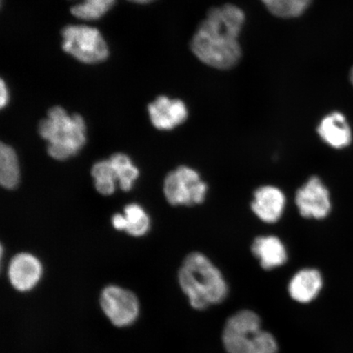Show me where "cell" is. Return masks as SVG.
<instances>
[{
	"label": "cell",
	"mask_w": 353,
	"mask_h": 353,
	"mask_svg": "<svg viewBox=\"0 0 353 353\" xmlns=\"http://www.w3.org/2000/svg\"><path fill=\"white\" fill-rule=\"evenodd\" d=\"M245 21V12L233 4L211 8L192 39L193 54L211 68H234L241 59L239 35Z\"/></svg>",
	"instance_id": "cell-1"
},
{
	"label": "cell",
	"mask_w": 353,
	"mask_h": 353,
	"mask_svg": "<svg viewBox=\"0 0 353 353\" xmlns=\"http://www.w3.org/2000/svg\"><path fill=\"white\" fill-rule=\"evenodd\" d=\"M179 282L196 310L222 303L228 296V286L222 273L202 253L193 252L185 258L179 269Z\"/></svg>",
	"instance_id": "cell-2"
},
{
	"label": "cell",
	"mask_w": 353,
	"mask_h": 353,
	"mask_svg": "<svg viewBox=\"0 0 353 353\" xmlns=\"http://www.w3.org/2000/svg\"><path fill=\"white\" fill-rule=\"evenodd\" d=\"M223 342L228 353H277L276 339L261 327L255 312L241 310L227 321Z\"/></svg>",
	"instance_id": "cell-3"
},
{
	"label": "cell",
	"mask_w": 353,
	"mask_h": 353,
	"mask_svg": "<svg viewBox=\"0 0 353 353\" xmlns=\"http://www.w3.org/2000/svg\"><path fill=\"white\" fill-rule=\"evenodd\" d=\"M61 37L63 50L82 63L98 64L108 59V43L97 28L85 25L66 26Z\"/></svg>",
	"instance_id": "cell-4"
},
{
	"label": "cell",
	"mask_w": 353,
	"mask_h": 353,
	"mask_svg": "<svg viewBox=\"0 0 353 353\" xmlns=\"http://www.w3.org/2000/svg\"><path fill=\"white\" fill-rule=\"evenodd\" d=\"M208 184L198 171L188 166H179L166 176L164 192L166 200L174 206H193L204 203Z\"/></svg>",
	"instance_id": "cell-5"
},
{
	"label": "cell",
	"mask_w": 353,
	"mask_h": 353,
	"mask_svg": "<svg viewBox=\"0 0 353 353\" xmlns=\"http://www.w3.org/2000/svg\"><path fill=\"white\" fill-rule=\"evenodd\" d=\"M100 306L108 320L120 328L134 324L140 313V303L135 294L114 285L105 286L101 291Z\"/></svg>",
	"instance_id": "cell-6"
},
{
	"label": "cell",
	"mask_w": 353,
	"mask_h": 353,
	"mask_svg": "<svg viewBox=\"0 0 353 353\" xmlns=\"http://www.w3.org/2000/svg\"><path fill=\"white\" fill-rule=\"evenodd\" d=\"M295 204L303 218L323 219L331 210L329 190L319 176H312L298 189Z\"/></svg>",
	"instance_id": "cell-7"
},
{
	"label": "cell",
	"mask_w": 353,
	"mask_h": 353,
	"mask_svg": "<svg viewBox=\"0 0 353 353\" xmlns=\"http://www.w3.org/2000/svg\"><path fill=\"white\" fill-rule=\"evenodd\" d=\"M285 205L284 192L272 185H264L256 189L250 204L251 210L256 217L268 224L279 222Z\"/></svg>",
	"instance_id": "cell-8"
},
{
	"label": "cell",
	"mask_w": 353,
	"mask_h": 353,
	"mask_svg": "<svg viewBox=\"0 0 353 353\" xmlns=\"http://www.w3.org/2000/svg\"><path fill=\"white\" fill-rule=\"evenodd\" d=\"M8 276L13 288L20 292H28L41 281L43 276L42 263L33 254H17L8 266Z\"/></svg>",
	"instance_id": "cell-9"
},
{
	"label": "cell",
	"mask_w": 353,
	"mask_h": 353,
	"mask_svg": "<svg viewBox=\"0 0 353 353\" xmlns=\"http://www.w3.org/2000/svg\"><path fill=\"white\" fill-rule=\"evenodd\" d=\"M153 125L160 130H172L188 120V109L182 100L159 97L148 105Z\"/></svg>",
	"instance_id": "cell-10"
},
{
	"label": "cell",
	"mask_w": 353,
	"mask_h": 353,
	"mask_svg": "<svg viewBox=\"0 0 353 353\" xmlns=\"http://www.w3.org/2000/svg\"><path fill=\"white\" fill-rule=\"evenodd\" d=\"M251 251L265 270L281 267L288 259L284 243L276 236L256 237L251 245Z\"/></svg>",
	"instance_id": "cell-11"
},
{
	"label": "cell",
	"mask_w": 353,
	"mask_h": 353,
	"mask_svg": "<svg viewBox=\"0 0 353 353\" xmlns=\"http://www.w3.org/2000/svg\"><path fill=\"white\" fill-rule=\"evenodd\" d=\"M316 131L321 140L334 149L346 148L352 141L350 127L341 112H333L322 119Z\"/></svg>",
	"instance_id": "cell-12"
},
{
	"label": "cell",
	"mask_w": 353,
	"mask_h": 353,
	"mask_svg": "<svg viewBox=\"0 0 353 353\" xmlns=\"http://www.w3.org/2000/svg\"><path fill=\"white\" fill-rule=\"evenodd\" d=\"M323 280L319 271L314 268H304L290 280L288 290L291 298L301 303L314 300L319 294Z\"/></svg>",
	"instance_id": "cell-13"
},
{
	"label": "cell",
	"mask_w": 353,
	"mask_h": 353,
	"mask_svg": "<svg viewBox=\"0 0 353 353\" xmlns=\"http://www.w3.org/2000/svg\"><path fill=\"white\" fill-rule=\"evenodd\" d=\"M20 168L17 154L10 145L2 143L0 148V183L6 189L17 186Z\"/></svg>",
	"instance_id": "cell-14"
},
{
	"label": "cell",
	"mask_w": 353,
	"mask_h": 353,
	"mask_svg": "<svg viewBox=\"0 0 353 353\" xmlns=\"http://www.w3.org/2000/svg\"><path fill=\"white\" fill-rule=\"evenodd\" d=\"M117 0H82L70 8V12L77 19L83 21H96L108 13Z\"/></svg>",
	"instance_id": "cell-15"
},
{
	"label": "cell",
	"mask_w": 353,
	"mask_h": 353,
	"mask_svg": "<svg viewBox=\"0 0 353 353\" xmlns=\"http://www.w3.org/2000/svg\"><path fill=\"white\" fill-rule=\"evenodd\" d=\"M272 14L281 19H294L307 10L312 0H261Z\"/></svg>",
	"instance_id": "cell-16"
},
{
	"label": "cell",
	"mask_w": 353,
	"mask_h": 353,
	"mask_svg": "<svg viewBox=\"0 0 353 353\" xmlns=\"http://www.w3.org/2000/svg\"><path fill=\"white\" fill-rule=\"evenodd\" d=\"M110 161L116 171L121 188L123 191H130L135 180L138 179L139 170L132 165L130 158L125 154H114L110 157Z\"/></svg>",
	"instance_id": "cell-17"
},
{
	"label": "cell",
	"mask_w": 353,
	"mask_h": 353,
	"mask_svg": "<svg viewBox=\"0 0 353 353\" xmlns=\"http://www.w3.org/2000/svg\"><path fill=\"white\" fill-rule=\"evenodd\" d=\"M92 175L95 179L97 191L101 195H112L116 190L117 176L110 160L97 163L92 167Z\"/></svg>",
	"instance_id": "cell-18"
},
{
	"label": "cell",
	"mask_w": 353,
	"mask_h": 353,
	"mask_svg": "<svg viewBox=\"0 0 353 353\" xmlns=\"http://www.w3.org/2000/svg\"><path fill=\"white\" fill-rule=\"evenodd\" d=\"M127 220L126 232L131 236H142L149 231L150 219L145 212L139 205L131 204L125 209Z\"/></svg>",
	"instance_id": "cell-19"
},
{
	"label": "cell",
	"mask_w": 353,
	"mask_h": 353,
	"mask_svg": "<svg viewBox=\"0 0 353 353\" xmlns=\"http://www.w3.org/2000/svg\"><path fill=\"white\" fill-rule=\"evenodd\" d=\"M112 224L114 228L120 231H126L127 220L125 215L114 214L112 218Z\"/></svg>",
	"instance_id": "cell-20"
},
{
	"label": "cell",
	"mask_w": 353,
	"mask_h": 353,
	"mask_svg": "<svg viewBox=\"0 0 353 353\" xmlns=\"http://www.w3.org/2000/svg\"><path fill=\"white\" fill-rule=\"evenodd\" d=\"M0 105H1V108L6 107V105L8 103V99H10V96H8V87L6 85V83L4 81H1V85H0Z\"/></svg>",
	"instance_id": "cell-21"
},
{
	"label": "cell",
	"mask_w": 353,
	"mask_h": 353,
	"mask_svg": "<svg viewBox=\"0 0 353 353\" xmlns=\"http://www.w3.org/2000/svg\"><path fill=\"white\" fill-rule=\"evenodd\" d=\"M128 1L139 4H147L156 1V0H128Z\"/></svg>",
	"instance_id": "cell-22"
},
{
	"label": "cell",
	"mask_w": 353,
	"mask_h": 353,
	"mask_svg": "<svg viewBox=\"0 0 353 353\" xmlns=\"http://www.w3.org/2000/svg\"><path fill=\"white\" fill-rule=\"evenodd\" d=\"M350 78H351V81H352V85H353V68H352V72H351V77H350Z\"/></svg>",
	"instance_id": "cell-23"
}]
</instances>
